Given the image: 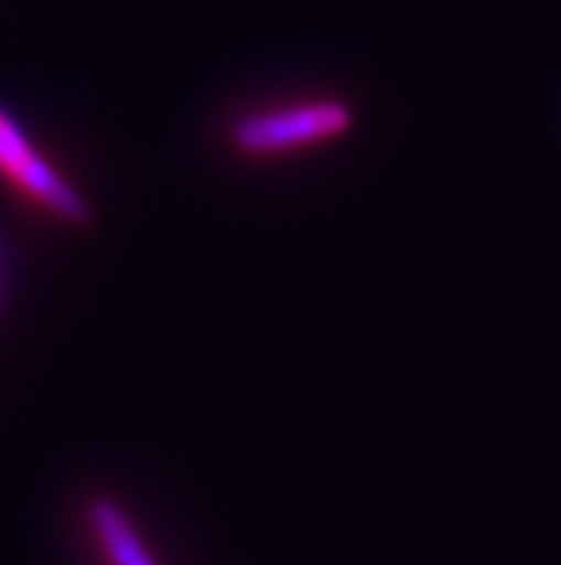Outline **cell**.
<instances>
[{"mask_svg":"<svg viewBox=\"0 0 561 565\" xmlns=\"http://www.w3.org/2000/svg\"><path fill=\"white\" fill-rule=\"evenodd\" d=\"M0 179L32 207L66 227H86L93 222V204L80 193V186L72 184L37 150L29 129L3 104H0Z\"/></svg>","mask_w":561,"mask_h":565,"instance_id":"6da1fadb","label":"cell"},{"mask_svg":"<svg viewBox=\"0 0 561 565\" xmlns=\"http://www.w3.org/2000/svg\"><path fill=\"white\" fill-rule=\"evenodd\" d=\"M353 127L356 115L344 100L319 98L241 115L229 127V141L247 158H272L344 138Z\"/></svg>","mask_w":561,"mask_h":565,"instance_id":"7a4b0ae2","label":"cell"},{"mask_svg":"<svg viewBox=\"0 0 561 565\" xmlns=\"http://www.w3.org/2000/svg\"><path fill=\"white\" fill-rule=\"evenodd\" d=\"M84 523L107 565H161L155 554L150 552V545L143 543L132 516L112 497L89 500L84 511Z\"/></svg>","mask_w":561,"mask_h":565,"instance_id":"3957f363","label":"cell"},{"mask_svg":"<svg viewBox=\"0 0 561 565\" xmlns=\"http://www.w3.org/2000/svg\"><path fill=\"white\" fill-rule=\"evenodd\" d=\"M9 281H12V253L0 236V287H9Z\"/></svg>","mask_w":561,"mask_h":565,"instance_id":"277c9868","label":"cell"},{"mask_svg":"<svg viewBox=\"0 0 561 565\" xmlns=\"http://www.w3.org/2000/svg\"><path fill=\"white\" fill-rule=\"evenodd\" d=\"M7 294H9V287H0V308H3V301H7Z\"/></svg>","mask_w":561,"mask_h":565,"instance_id":"5b68a950","label":"cell"}]
</instances>
